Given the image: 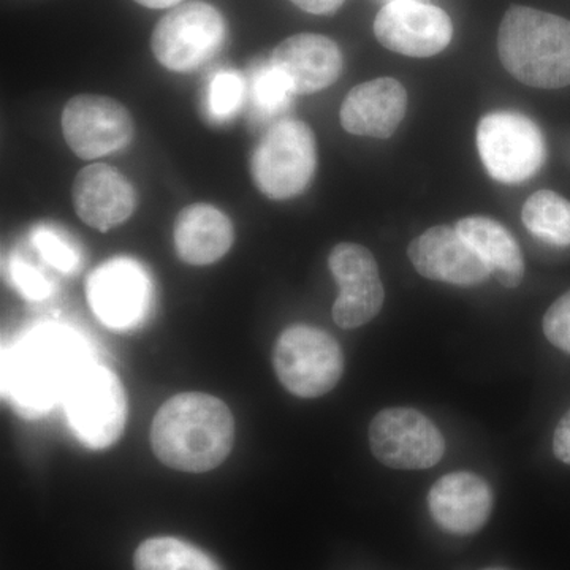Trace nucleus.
Segmentation results:
<instances>
[{"label": "nucleus", "instance_id": "obj_1", "mask_svg": "<svg viewBox=\"0 0 570 570\" xmlns=\"http://www.w3.org/2000/svg\"><path fill=\"white\" fill-rule=\"evenodd\" d=\"M88 366V346L75 330L59 324L36 326L7 356V395L22 414H43L63 403Z\"/></svg>", "mask_w": 570, "mask_h": 570}, {"label": "nucleus", "instance_id": "obj_2", "mask_svg": "<svg viewBox=\"0 0 570 570\" xmlns=\"http://www.w3.org/2000/svg\"><path fill=\"white\" fill-rule=\"evenodd\" d=\"M149 439L154 455L165 466L202 474L220 466L230 455L235 420L219 397L179 393L157 411Z\"/></svg>", "mask_w": 570, "mask_h": 570}, {"label": "nucleus", "instance_id": "obj_3", "mask_svg": "<svg viewBox=\"0 0 570 570\" xmlns=\"http://www.w3.org/2000/svg\"><path fill=\"white\" fill-rule=\"evenodd\" d=\"M498 52L512 77L532 88L570 85V21L531 7L512 6L499 26Z\"/></svg>", "mask_w": 570, "mask_h": 570}, {"label": "nucleus", "instance_id": "obj_4", "mask_svg": "<svg viewBox=\"0 0 570 570\" xmlns=\"http://www.w3.org/2000/svg\"><path fill=\"white\" fill-rule=\"evenodd\" d=\"M316 164V138L311 127L296 119H281L254 149L250 175L265 197L287 200L306 189Z\"/></svg>", "mask_w": 570, "mask_h": 570}, {"label": "nucleus", "instance_id": "obj_5", "mask_svg": "<svg viewBox=\"0 0 570 570\" xmlns=\"http://www.w3.org/2000/svg\"><path fill=\"white\" fill-rule=\"evenodd\" d=\"M273 366L281 384L298 397L324 396L344 373L343 348L317 326L292 325L277 337Z\"/></svg>", "mask_w": 570, "mask_h": 570}, {"label": "nucleus", "instance_id": "obj_6", "mask_svg": "<svg viewBox=\"0 0 570 570\" xmlns=\"http://www.w3.org/2000/svg\"><path fill=\"white\" fill-rule=\"evenodd\" d=\"M63 406L71 431L85 448L105 450L122 438L129 404L122 382L110 367H86L71 385Z\"/></svg>", "mask_w": 570, "mask_h": 570}, {"label": "nucleus", "instance_id": "obj_7", "mask_svg": "<svg viewBox=\"0 0 570 570\" xmlns=\"http://www.w3.org/2000/svg\"><path fill=\"white\" fill-rule=\"evenodd\" d=\"M478 149L491 178L504 184L528 181L546 163V138L538 124L517 111L483 116L478 127Z\"/></svg>", "mask_w": 570, "mask_h": 570}, {"label": "nucleus", "instance_id": "obj_8", "mask_svg": "<svg viewBox=\"0 0 570 570\" xmlns=\"http://www.w3.org/2000/svg\"><path fill=\"white\" fill-rule=\"evenodd\" d=\"M224 37L223 14L209 3L189 2L175 7L157 22L151 48L165 69L190 71L219 50Z\"/></svg>", "mask_w": 570, "mask_h": 570}, {"label": "nucleus", "instance_id": "obj_9", "mask_svg": "<svg viewBox=\"0 0 570 570\" xmlns=\"http://www.w3.org/2000/svg\"><path fill=\"white\" fill-rule=\"evenodd\" d=\"M371 452L385 466L419 471L442 460L445 441L436 425L411 407L379 412L370 425Z\"/></svg>", "mask_w": 570, "mask_h": 570}, {"label": "nucleus", "instance_id": "obj_10", "mask_svg": "<svg viewBox=\"0 0 570 570\" xmlns=\"http://www.w3.org/2000/svg\"><path fill=\"white\" fill-rule=\"evenodd\" d=\"M62 134L80 159L94 160L121 151L132 141L135 127L129 110L111 97L81 94L62 111Z\"/></svg>", "mask_w": 570, "mask_h": 570}, {"label": "nucleus", "instance_id": "obj_11", "mask_svg": "<svg viewBox=\"0 0 570 570\" xmlns=\"http://www.w3.org/2000/svg\"><path fill=\"white\" fill-rule=\"evenodd\" d=\"M86 296L92 313L105 326L124 332L146 317L151 302V281L132 258H112L88 277Z\"/></svg>", "mask_w": 570, "mask_h": 570}, {"label": "nucleus", "instance_id": "obj_12", "mask_svg": "<svg viewBox=\"0 0 570 570\" xmlns=\"http://www.w3.org/2000/svg\"><path fill=\"white\" fill-rule=\"evenodd\" d=\"M328 268L340 287L333 305L336 325L354 330L373 321L384 306L385 291L371 250L355 243H340L328 255Z\"/></svg>", "mask_w": 570, "mask_h": 570}, {"label": "nucleus", "instance_id": "obj_13", "mask_svg": "<svg viewBox=\"0 0 570 570\" xmlns=\"http://www.w3.org/2000/svg\"><path fill=\"white\" fill-rule=\"evenodd\" d=\"M374 33L390 51L409 58H431L449 47L453 24L444 10L431 3L393 0L379 11Z\"/></svg>", "mask_w": 570, "mask_h": 570}, {"label": "nucleus", "instance_id": "obj_14", "mask_svg": "<svg viewBox=\"0 0 570 570\" xmlns=\"http://www.w3.org/2000/svg\"><path fill=\"white\" fill-rule=\"evenodd\" d=\"M409 261L426 279L455 285H478L491 275L485 264L456 227L436 225L409 245Z\"/></svg>", "mask_w": 570, "mask_h": 570}, {"label": "nucleus", "instance_id": "obj_15", "mask_svg": "<svg viewBox=\"0 0 570 570\" xmlns=\"http://www.w3.org/2000/svg\"><path fill=\"white\" fill-rule=\"evenodd\" d=\"M71 200L82 223L99 232L126 223L137 208L132 184L107 164H91L78 171Z\"/></svg>", "mask_w": 570, "mask_h": 570}, {"label": "nucleus", "instance_id": "obj_16", "mask_svg": "<svg viewBox=\"0 0 570 570\" xmlns=\"http://www.w3.org/2000/svg\"><path fill=\"white\" fill-rule=\"evenodd\" d=\"M272 63L295 96H307L324 91L340 78L343 55L328 37L296 33L277 45Z\"/></svg>", "mask_w": 570, "mask_h": 570}, {"label": "nucleus", "instance_id": "obj_17", "mask_svg": "<svg viewBox=\"0 0 570 570\" xmlns=\"http://www.w3.org/2000/svg\"><path fill=\"white\" fill-rule=\"evenodd\" d=\"M428 508L442 530L459 535L472 534L489 521L493 493L480 475L452 472L431 487Z\"/></svg>", "mask_w": 570, "mask_h": 570}, {"label": "nucleus", "instance_id": "obj_18", "mask_svg": "<svg viewBox=\"0 0 570 570\" xmlns=\"http://www.w3.org/2000/svg\"><path fill=\"white\" fill-rule=\"evenodd\" d=\"M407 110V92L395 78H376L347 94L340 119L344 130L358 137H392Z\"/></svg>", "mask_w": 570, "mask_h": 570}, {"label": "nucleus", "instance_id": "obj_19", "mask_svg": "<svg viewBox=\"0 0 570 570\" xmlns=\"http://www.w3.org/2000/svg\"><path fill=\"white\" fill-rule=\"evenodd\" d=\"M234 239L230 219L212 205L187 206L176 217L175 249L186 264L206 266L220 261L230 250Z\"/></svg>", "mask_w": 570, "mask_h": 570}, {"label": "nucleus", "instance_id": "obj_20", "mask_svg": "<svg viewBox=\"0 0 570 570\" xmlns=\"http://www.w3.org/2000/svg\"><path fill=\"white\" fill-rule=\"evenodd\" d=\"M455 227L490 266L499 284L508 288L519 287L524 277L523 255L504 225L490 217L472 216L459 220Z\"/></svg>", "mask_w": 570, "mask_h": 570}, {"label": "nucleus", "instance_id": "obj_21", "mask_svg": "<svg viewBox=\"0 0 570 570\" xmlns=\"http://www.w3.org/2000/svg\"><path fill=\"white\" fill-rule=\"evenodd\" d=\"M135 570H223L204 550L176 538L145 540L134 557Z\"/></svg>", "mask_w": 570, "mask_h": 570}, {"label": "nucleus", "instance_id": "obj_22", "mask_svg": "<svg viewBox=\"0 0 570 570\" xmlns=\"http://www.w3.org/2000/svg\"><path fill=\"white\" fill-rule=\"evenodd\" d=\"M524 227L535 238L553 246H570V202L553 190H539L521 212Z\"/></svg>", "mask_w": 570, "mask_h": 570}, {"label": "nucleus", "instance_id": "obj_23", "mask_svg": "<svg viewBox=\"0 0 570 570\" xmlns=\"http://www.w3.org/2000/svg\"><path fill=\"white\" fill-rule=\"evenodd\" d=\"M292 96L295 94L291 91L287 81L272 62L257 67L250 75L249 99L254 111L262 119H273L283 115L291 107Z\"/></svg>", "mask_w": 570, "mask_h": 570}, {"label": "nucleus", "instance_id": "obj_24", "mask_svg": "<svg viewBox=\"0 0 570 570\" xmlns=\"http://www.w3.org/2000/svg\"><path fill=\"white\" fill-rule=\"evenodd\" d=\"M32 245L39 250L41 258L66 275L77 272L81 264V254L78 247L70 242L69 236L62 234L51 225H39L31 234Z\"/></svg>", "mask_w": 570, "mask_h": 570}, {"label": "nucleus", "instance_id": "obj_25", "mask_svg": "<svg viewBox=\"0 0 570 570\" xmlns=\"http://www.w3.org/2000/svg\"><path fill=\"white\" fill-rule=\"evenodd\" d=\"M246 96V81L236 71H219L209 82L208 110L213 118L224 121L242 107Z\"/></svg>", "mask_w": 570, "mask_h": 570}, {"label": "nucleus", "instance_id": "obj_26", "mask_svg": "<svg viewBox=\"0 0 570 570\" xmlns=\"http://www.w3.org/2000/svg\"><path fill=\"white\" fill-rule=\"evenodd\" d=\"M9 275L18 292L31 302H41V299L51 295L52 285L50 281L45 277L40 269L26 262L24 258L18 257V255L10 258Z\"/></svg>", "mask_w": 570, "mask_h": 570}, {"label": "nucleus", "instance_id": "obj_27", "mask_svg": "<svg viewBox=\"0 0 570 570\" xmlns=\"http://www.w3.org/2000/svg\"><path fill=\"white\" fill-rule=\"evenodd\" d=\"M543 333L554 347L570 354V291L560 296L543 316Z\"/></svg>", "mask_w": 570, "mask_h": 570}, {"label": "nucleus", "instance_id": "obj_28", "mask_svg": "<svg viewBox=\"0 0 570 570\" xmlns=\"http://www.w3.org/2000/svg\"><path fill=\"white\" fill-rule=\"evenodd\" d=\"M553 453L562 463L570 464V409L554 430Z\"/></svg>", "mask_w": 570, "mask_h": 570}, {"label": "nucleus", "instance_id": "obj_29", "mask_svg": "<svg viewBox=\"0 0 570 570\" xmlns=\"http://www.w3.org/2000/svg\"><path fill=\"white\" fill-rule=\"evenodd\" d=\"M298 9L313 14H332L343 7L344 0H291Z\"/></svg>", "mask_w": 570, "mask_h": 570}, {"label": "nucleus", "instance_id": "obj_30", "mask_svg": "<svg viewBox=\"0 0 570 570\" xmlns=\"http://www.w3.org/2000/svg\"><path fill=\"white\" fill-rule=\"evenodd\" d=\"M135 2L140 3L142 7H148V9L159 10L178 7L183 0H135Z\"/></svg>", "mask_w": 570, "mask_h": 570}, {"label": "nucleus", "instance_id": "obj_31", "mask_svg": "<svg viewBox=\"0 0 570 570\" xmlns=\"http://www.w3.org/2000/svg\"><path fill=\"white\" fill-rule=\"evenodd\" d=\"M389 2H393V0H389Z\"/></svg>", "mask_w": 570, "mask_h": 570}]
</instances>
